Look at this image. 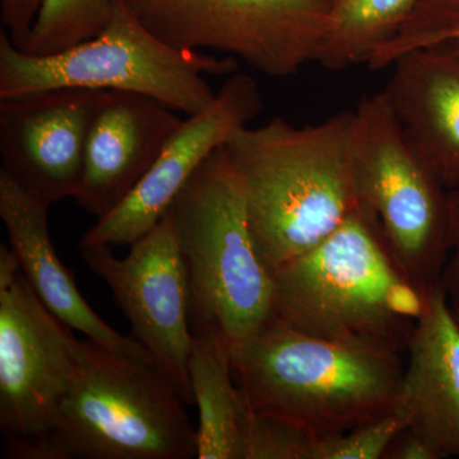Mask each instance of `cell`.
<instances>
[{
  "label": "cell",
  "instance_id": "cell-13",
  "mask_svg": "<svg viewBox=\"0 0 459 459\" xmlns=\"http://www.w3.org/2000/svg\"><path fill=\"white\" fill-rule=\"evenodd\" d=\"M177 113L142 93L100 91L74 197L80 207L101 219L122 204L183 123Z\"/></svg>",
  "mask_w": 459,
  "mask_h": 459
},
{
  "label": "cell",
  "instance_id": "cell-15",
  "mask_svg": "<svg viewBox=\"0 0 459 459\" xmlns=\"http://www.w3.org/2000/svg\"><path fill=\"white\" fill-rule=\"evenodd\" d=\"M385 93L407 141L446 189L459 186V51L416 50L395 59Z\"/></svg>",
  "mask_w": 459,
  "mask_h": 459
},
{
  "label": "cell",
  "instance_id": "cell-2",
  "mask_svg": "<svg viewBox=\"0 0 459 459\" xmlns=\"http://www.w3.org/2000/svg\"><path fill=\"white\" fill-rule=\"evenodd\" d=\"M273 316L336 342L406 353L434 291L411 279L362 204L318 246L272 274Z\"/></svg>",
  "mask_w": 459,
  "mask_h": 459
},
{
  "label": "cell",
  "instance_id": "cell-7",
  "mask_svg": "<svg viewBox=\"0 0 459 459\" xmlns=\"http://www.w3.org/2000/svg\"><path fill=\"white\" fill-rule=\"evenodd\" d=\"M352 170L359 198L377 214L402 268L437 290L451 253L449 189L407 141L385 91L356 108Z\"/></svg>",
  "mask_w": 459,
  "mask_h": 459
},
{
  "label": "cell",
  "instance_id": "cell-3",
  "mask_svg": "<svg viewBox=\"0 0 459 459\" xmlns=\"http://www.w3.org/2000/svg\"><path fill=\"white\" fill-rule=\"evenodd\" d=\"M247 410L314 437L346 433L400 409L401 353L325 340L271 318L232 355Z\"/></svg>",
  "mask_w": 459,
  "mask_h": 459
},
{
  "label": "cell",
  "instance_id": "cell-21",
  "mask_svg": "<svg viewBox=\"0 0 459 459\" xmlns=\"http://www.w3.org/2000/svg\"><path fill=\"white\" fill-rule=\"evenodd\" d=\"M410 425L406 411L395 410L346 433L314 437L309 459H385L389 446Z\"/></svg>",
  "mask_w": 459,
  "mask_h": 459
},
{
  "label": "cell",
  "instance_id": "cell-11",
  "mask_svg": "<svg viewBox=\"0 0 459 459\" xmlns=\"http://www.w3.org/2000/svg\"><path fill=\"white\" fill-rule=\"evenodd\" d=\"M262 108L261 92L252 75H229L212 104L183 120L131 195L98 219L78 246H132L150 232L199 165L246 128Z\"/></svg>",
  "mask_w": 459,
  "mask_h": 459
},
{
  "label": "cell",
  "instance_id": "cell-23",
  "mask_svg": "<svg viewBox=\"0 0 459 459\" xmlns=\"http://www.w3.org/2000/svg\"><path fill=\"white\" fill-rule=\"evenodd\" d=\"M44 0H0L3 27L14 47L26 51Z\"/></svg>",
  "mask_w": 459,
  "mask_h": 459
},
{
  "label": "cell",
  "instance_id": "cell-22",
  "mask_svg": "<svg viewBox=\"0 0 459 459\" xmlns=\"http://www.w3.org/2000/svg\"><path fill=\"white\" fill-rule=\"evenodd\" d=\"M246 459H309L312 435L247 407Z\"/></svg>",
  "mask_w": 459,
  "mask_h": 459
},
{
  "label": "cell",
  "instance_id": "cell-4",
  "mask_svg": "<svg viewBox=\"0 0 459 459\" xmlns=\"http://www.w3.org/2000/svg\"><path fill=\"white\" fill-rule=\"evenodd\" d=\"M153 360L81 340L80 368L53 428L12 459H192L197 430Z\"/></svg>",
  "mask_w": 459,
  "mask_h": 459
},
{
  "label": "cell",
  "instance_id": "cell-10",
  "mask_svg": "<svg viewBox=\"0 0 459 459\" xmlns=\"http://www.w3.org/2000/svg\"><path fill=\"white\" fill-rule=\"evenodd\" d=\"M87 267L104 281L132 325V336L186 404L193 402L189 359L193 338L189 329L188 272L170 216L131 246L126 258H117L110 246H78Z\"/></svg>",
  "mask_w": 459,
  "mask_h": 459
},
{
  "label": "cell",
  "instance_id": "cell-25",
  "mask_svg": "<svg viewBox=\"0 0 459 459\" xmlns=\"http://www.w3.org/2000/svg\"><path fill=\"white\" fill-rule=\"evenodd\" d=\"M385 459H442L439 452L415 428L407 427L394 437Z\"/></svg>",
  "mask_w": 459,
  "mask_h": 459
},
{
  "label": "cell",
  "instance_id": "cell-27",
  "mask_svg": "<svg viewBox=\"0 0 459 459\" xmlns=\"http://www.w3.org/2000/svg\"><path fill=\"white\" fill-rule=\"evenodd\" d=\"M440 48H442V47H440ZM446 48H452V49H455V50L459 51V44L448 45V47H446Z\"/></svg>",
  "mask_w": 459,
  "mask_h": 459
},
{
  "label": "cell",
  "instance_id": "cell-14",
  "mask_svg": "<svg viewBox=\"0 0 459 459\" xmlns=\"http://www.w3.org/2000/svg\"><path fill=\"white\" fill-rule=\"evenodd\" d=\"M49 207L50 204L36 198L0 171V219L7 230L9 244L21 270L45 307L69 328L81 332L99 346L152 360L134 337L115 331L81 295L74 277L60 262L51 243Z\"/></svg>",
  "mask_w": 459,
  "mask_h": 459
},
{
  "label": "cell",
  "instance_id": "cell-20",
  "mask_svg": "<svg viewBox=\"0 0 459 459\" xmlns=\"http://www.w3.org/2000/svg\"><path fill=\"white\" fill-rule=\"evenodd\" d=\"M455 44H459V0H420L394 38L367 65L371 71H382L411 51Z\"/></svg>",
  "mask_w": 459,
  "mask_h": 459
},
{
  "label": "cell",
  "instance_id": "cell-6",
  "mask_svg": "<svg viewBox=\"0 0 459 459\" xmlns=\"http://www.w3.org/2000/svg\"><path fill=\"white\" fill-rule=\"evenodd\" d=\"M237 57L178 49L160 40L119 0L95 38L62 53L33 56L0 30V100L53 90L142 93L178 113H202L216 93L204 74H237Z\"/></svg>",
  "mask_w": 459,
  "mask_h": 459
},
{
  "label": "cell",
  "instance_id": "cell-24",
  "mask_svg": "<svg viewBox=\"0 0 459 459\" xmlns=\"http://www.w3.org/2000/svg\"><path fill=\"white\" fill-rule=\"evenodd\" d=\"M449 229H451V253L444 268L440 286L449 303L459 304V186L449 189Z\"/></svg>",
  "mask_w": 459,
  "mask_h": 459
},
{
  "label": "cell",
  "instance_id": "cell-17",
  "mask_svg": "<svg viewBox=\"0 0 459 459\" xmlns=\"http://www.w3.org/2000/svg\"><path fill=\"white\" fill-rule=\"evenodd\" d=\"M197 404L198 459H246L247 406L232 371L228 344L212 333H195L189 359Z\"/></svg>",
  "mask_w": 459,
  "mask_h": 459
},
{
  "label": "cell",
  "instance_id": "cell-18",
  "mask_svg": "<svg viewBox=\"0 0 459 459\" xmlns=\"http://www.w3.org/2000/svg\"><path fill=\"white\" fill-rule=\"evenodd\" d=\"M420 0H334L314 63L328 71L368 65L391 41Z\"/></svg>",
  "mask_w": 459,
  "mask_h": 459
},
{
  "label": "cell",
  "instance_id": "cell-12",
  "mask_svg": "<svg viewBox=\"0 0 459 459\" xmlns=\"http://www.w3.org/2000/svg\"><path fill=\"white\" fill-rule=\"evenodd\" d=\"M99 93L53 90L0 100V171L45 204L74 198Z\"/></svg>",
  "mask_w": 459,
  "mask_h": 459
},
{
  "label": "cell",
  "instance_id": "cell-16",
  "mask_svg": "<svg viewBox=\"0 0 459 459\" xmlns=\"http://www.w3.org/2000/svg\"><path fill=\"white\" fill-rule=\"evenodd\" d=\"M402 409L440 457L459 458V323L442 286L406 350Z\"/></svg>",
  "mask_w": 459,
  "mask_h": 459
},
{
  "label": "cell",
  "instance_id": "cell-9",
  "mask_svg": "<svg viewBox=\"0 0 459 459\" xmlns=\"http://www.w3.org/2000/svg\"><path fill=\"white\" fill-rule=\"evenodd\" d=\"M81 340L45 307L11 247H0V430L4 455L53 428L80 368Z\"/></svg>",
  "mask_w": 459,
  "mask_h": 459
},
{
  "label": "cell",
  "instance_id": "cell-8",
  "mask_svg": "<svg viewBox=\"0 0 459 459\" xmlns=\"http://www.w3.org/2000/svg\"><path fill=\"white\" fill-rule=\"evenodd\" d=\"M160 40L238 57L270 77L316 56L334 0H119Z\"/></svg>",
  "mask_w": 459,
  "mask_h": 459
},
{
  "label": "cell",
  "instance_id": "cell-5",
  "mask_svg": "<svg viewBox=\"0 0 459 459\" xmlns=\"http://www.w3.org/2000/svg\"><path fill=\"white\" fill-rule=\"evenodd\" d=\"M166 213L188 272L195 333L221 338L232 356L273 316V279L256 252L225 144L199 165Z\"/></svg>",
  "mask_w": 459,
  "mask_h": 459
},
{
  "label": "cell",
  "instance_id": "cell-19",
  "mask_svg": "<svg viewBox=\"0 0 459 459\" xmlns=\"http://www.w3.org/2000/svg\"><path fill=\"white\" fill-rule=\"evenodd\" d=\"M114 7L115 0H44L26 53L51 56L95 38Z\"/></svg>",
  "mask_w": 459,
  "mask_h": 459
},
{
  "label": "cell",
  "instance_id": "cell-1",
  "mask_svg": "<svg viewBox=\"0 0 459 459\" xmlns=\"http://www.w3.org/2000/svg\"><path fill=\"white\" fill-rule=\"evenodd\" d=\"M355 110L296 126L276 117L225 143L271 274L331 235L361 204L352 170Z\"/></svg>",
  "mask_w": 459,
  "mask_h": 459
},
{
  "label": "cell",
  "instance_id": "cell-26",
  "mask_svg": "<svg viewBox=\"0 0 459 459\" xmlns=\"http://www.w3.org/2000/svg\"><path fill=\"white\" fill-rule=\"evenodd\" d=\"M452 305V309H453V313H455V318H457L458 320V323H459V304H451Z\"/></svg>",
  "mask_w": 459,
  "mask_h": 459
}]
</instances>
